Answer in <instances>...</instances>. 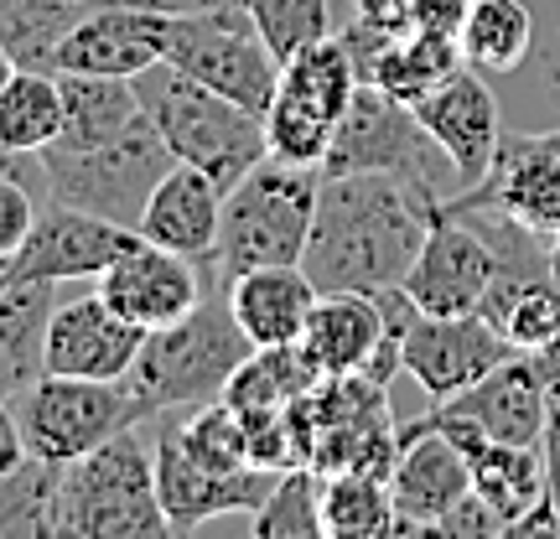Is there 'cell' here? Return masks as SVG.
<instances>
[{"label": "cell", "mask_w": 560, "mask_h": 539, "mask_svg": "<svg viewBox=\"0 0 560 539\" xmlns=\"http://www.w3.org/2000/svg\"><path fill=\"white\" fill-rule=\"evenodd\" d=\"M436 198L384 172H322L317 219L301 270L322 291L380 296L400 285L425 244Z\"/></svg>", "instance_id": "obj_1"}, {"label": "cell", "mask_w": 560, "mask_h": 539, "mask_svg": "<svg viewBox=\"0 0 560 539\" xmlns=\"http://www.w3.org/2000/svg\"><path fill=\"white\" fill-rule=\"evenodd\" d=\"M249 353L255 342L234 317L229 291H208L182 321L145 332L125 384L140 400L145 420L166 410H198V405L223 400V389L249 363Z\"/></svg>", "instance_id": "obj_2"}, {"label": "cell", "mask_w": 560, "mask_h": 539, "mask_svg": "<svg viewBox=\"0 0 560 539\" xmlns=\"http://www.w3.org/2000/svg\"><path fill=\"white\" fill-rule=\"evenodd\" d=\"M317 192L322 166L265 156L255 172H244L223 192V229L208 265V291H229L244 270L260 265H301L317 219Z\"/></svg>", "instance_id": "obj_3"}, {"label": "cell", "mask_w": 560, "mask_h": 539, "mask_svg": "<svg viewBox=\"0 0 560 539\" xmlns=\"http://www.w3.org/2000/svg\"><path fill=\"white\" fill-rule=\"evenodd\" d=\"M58 539H156L172 535L156 493V452L145 425H130L104 446L58 467L52 499Z\"/></svg>", "instance_id": "obj_4"}, {"label": "cell", "mask_w": 560, "mask_h": 539, "mask_svg": "<svg viewBox=\"0 0 560 539\" xmlns=\"http://www.w3.org/2000/svg\"><path fill=\"white\" fill-rule=\"evenodd\" d=\"M136 89L151 125L166 140V151L187 161V166L208 172L223 192L270 156L265 115L244 109L240 99L208 89V83H198L192 73H182L172 62H151L145 73H136Z\"/></svg>", "instance_id": "obj_5"}, {"label": "cell", "mask_w": 560, "mask_h": 539, "mask_svg": "<svg viewBox=\"0 0 560 539\" xmlns=\"http://www.w3.org/2000/svg\"><path fill=\"white\" fill-rule=\"evenodd\" d=\"M172 166H177V156L166 151V140L151 125V115L140 125H130L125 136L100 140V145H62V140H52L47 151H37L42 198L83 208V213H100V219H115L125 229L140 223L156 181Z\"/></svg>", "instance_id": "obj_6"}, {"label": "cell", "mask_w": 560, "mask_h": 539, "mask_svg": "<svg viewBox=\"0 0 560 539\" xmlns=\"http://www.w3.org/2000/svg\"><path fill=\"white\" fill-rule=\"evenodd\" d=\"M322 172H384V177H400L431 192L436 202L452 198V187L462 192L457 166L420 125L416 104L384 94L380 83H359L353 104L342 109L338 130H332Z\"/></svg>", "instance_id": "obj_7"}, {"label": "cell", "mask_w": 560, "mask_h": 539, "mask_svg": "<svg viewBox=\"0 0 560 539\" xmlns=\"http://www.w3.org/2000/svg\"><path fill=\"white\" fill-rule=\"evenodd\" d=\"M161 62L192 73L198 83L240 99L255 115L270 109V99L280 89V58L270 52V42L260 37V26H255L244 0L219 5V11H202V16H166Z\"/></svg>", "instance_id": "obj_8"}, {"label": "cell", "mask_w": 560, "mask_h": 539, "mask_svg": "<svg viewBox=\"0 0 560 539\" xmlns=\"http://www.w3.org/2000/svg\"><path fill=\"white\" fill-rule=\"evenodd\" d=\"M26 452L37 461H62L83 457L104 446L109 436H120L130 425H145V410L130 395L125 379H62V374H42L16 405Z\"/></svg>", "instance_id": "obj_9"}, {"label": "cell", "mask_w": 560, "mask_h": 539, "mask_svg": "<svg viewBox=\"0 0 560 539\" xmlns=\"http://www.w3.org/2000/svg\"><path fill=\"white\" fill-rule=\"evenodd\" d=\"M151 425V452H156V493H161V514L172 524V535H192L213 519H234L244 524L265 508V499L276 493L270 467H240V472H213L182 452L177 431L161 415L145 420Z\"/></svg>", "instance_id": "obj_10"}, {"label": "cell", "mask_w": 560, "mask_h": 539, "mask_svg": "<svg viewBox=\"0 0 560 539\" xmlns=\"http://www.w3.org/2000/svg\"><path fill=\"white\" fill-rule=\"evenodd\" d=\"M493 276H499L493 244L482 239L462 213L436 202L425 244H420V255L405 270L400 291L416 301V312H425V317H467V312H482V301L493 291Z\"/></svg>", "instance_id": "obj_11"}, {"label": "cell", "mask_w": 560, "mask_h": 539, "mask_svg": "<svg viewBox=\"0 0 560 539\" xmlns=\"http://www.w3.org/2000/svg\"><path fill=\"white\" fill-rule=\"evenodd\" d=\"M136 239H140L136 229H125L115 219L42 198V213L32 223L26 244H21V255L5 265V285H26V280L79 285V280H100Z\"/></svg>", "instance_id": "obj_12"}, {"label": "cell", "mask_w": 560, "mask_h": 539, "mask_svg": "<svg viewBox=\"0 0 560 539\" xmlns=\"http://www.w3.org/2000/svg\"><path fill=\"white\" fill-rule=\"evenodd\" d=\"M514 353L520 348L482 312H467V317H425V312H416L410 327H405L400 363L431 400H452L478 379H488Z\"/></svg>", "instance_id": "obj_13"}, {"label": "cell", "mask_w": 560, "mask_h": 539, "mask_svg": "<svg viewBox=\"0 0 560 539\" xmlns=\"http://www.w3.org/2000/svg\"><path fill=\"white\" fill-rule=\"evenodd\" d=\"M94 285H100V296L109 301L125 321H136L140 332L172 327V321H182L208 296L202 265L177 255V249H166V244H151V239L130 244Z\"/></svg>", "instance_id": "obj_14"}, {"label": "cell", "mask_w": 560, "mask_h": 539, "mask_svg": "<svg viewBox=\"0 0 560 539\" xmlns=\"http://www.w3.org/2000/svg\"><path fill=\"white\" fill-rule=\"evenodd\" d=\"M140 342H145V332L100 296V285L83 296H58L52 321H47V374L115 384L130 374Z\"/></svg>", "instance_id": "obj_15"}, {"label": "cell", "mask_w": 560, "mask_h": 539, "mask_svg": "<svg viewBox=\"0 0 560 539\" xmlns=\"http://www.w3.org/2000/svg\"><path fill=\"white\" fill-rule=\"evenodd\" d=\"M462 198L499 208L520 229L556 239L560 234V130L550 136H503L493 172L478 187H462Z\"/></svg>", "instance_id": "obj_16"}, {"label": "cell", "mask_w": 560, "mask_h": 539, "mask_svg": "<svg viewBox=\"0 0 560 539\" xmlns=\"http://www.w3.org/2000/svg\"><path fill=\"white\" fill-rule=\"evenodd\" d=\"M416 115L431 130V140L446 151V161L457 166L462 187H478L493 172V156H499V145H503V115H499L493 89H488V73L457 68L441 89H431L416 104Z\"/></svg>", "instance_id": "obj_17"}, {"label": "cell", "mask_w": 560, "mask_h": 539, "mask_svg": "<svg viewBox=\"0 0 560 539\" xmlns=\"http://www.w3.org/2000/svg\"><path fill=\"white\" fill-rule=\"evenodd\" d=\"M400 535H425L441 514H452L472 493V467L462 457V446L436 425H400V457L389 472Z\"/></svg>", "instance_id": "obj_18"}, {"label": "cell", "mask_w": 560, "mask_h": 539, "mask_svg": "<svg viewBox=\"0 0 560 539\" xmlns=\"http://www.w3.org/2000/svg\"><path fill=\"white\" fill-rule=\"evenodd\" d=\"M425 425H436L462 446V457L472 467V493H478L509 529L520 519H529L545 499H550V482H545V452L540 446H514V441H493L482 436L472 420H457L446 410L420 415Z\"/></svg>", "instance_id": "obj_19"}, {"label": "cell", "mask_w": 560, "mask_h": 539, "mask_svg": "<svg viewBox=\"0 0 560 539\" xmlns=\"http://www.w3.org/2000/svg\"><path fill=\"white\" fill-rule=\"evenodd\" d=\"M436 410H446V415H457V420H472L482 436H493V441L540 446L545 425H550V389H545L535 359L514 353V359L499 363L472 389H462L452 400H436Z\"/></svg>", "instance_id": "obj_20"}, {"label": "cell", "mask_w": 560, "mask_h": 539, "mask_svg": "<svg viewBox=\"0 0 560 539\" xmlns=\"http://www.w3.org/2000/svg\"><path fill=\"white\" fill-rule=\"evenodd\" d=\"M219 229H223V187L208 172L187 166V161H177L156 181V192H151V202H145V213L136 223L140 239L166 244V249H177L187 260H198L202 276H208L213 249H219Z\"/></svg>", "instance_id": "obj_21"}, {"label": "cell", "mask_w": 560, "mask_h": 539, "mask_svg": "<svg viewBox=\"0 0 560 539\" xmlns=\"http://www.w3.org/2000/svg\"><path fill=\"white\" fill-rule=\"evenodd\" d=\"M166 16H151L140 5L109 0L94 16L79 21V32L62 47L58 73H100V79H136L151 62H161Z\"/></svg>", "instance_id": "obj_22"}, {"label": "cell", "mask_w": 560, "mask_h": 539, "mask_svg": "<svg viewBox=\"0 0 560 539\" xmlns=\"http://www.w3.org/2000/svg\"><path fill=\"white\" fill-rule=\"evenodd\" d=\"M384 342V306L380 296H359V291H322L306 332H301V353L312 359L322 379L338 374H363Z\"/></svg>", "instance_id": "obj_23"}, {"label": "cell", "mask_w": 560, "mask_h": 539, "mask_svg": "<svg viewBox=\"0 0 560 539\" xmlns=\"http://www.w3.org/2000/svg\"><path fill=\"white\" fill-rule=\"evenodd\" d=\"M229 306L255 348H280V342H301L306 317L317 306V285L301 265H260L229 285Z\"/></svg>", "instance_id": "obj_24"}, {"label": "cell", "mask_w": 560, "mask_h": 539, "mask_svg": "<svg viewBox=\"0 0 560 539\" xmlns=\"http://www.w3.org/2000/svg\"><path fill=\"white\" fill-rule=\"evenodd\" d=\"M62 285L26 280L0 291V400L21 405V395L47 374V321Z\"/></svg>", "instance_id": "obj_25"}, {"label": "cell", "mask_w": 560, "mask_h": 539, "mask_svg": "<svg viewBox=\"0 0 560 539\" xmlns=\"http://www.w3.org/2000/svg\"><path fill=\"white\" fill-rule=\"evenodd\" d=\"M100 5L109 0H0V47L16 58V68L58 73L68 37Z\"/></svg>", "instance_id": "obj_26"}, {"label": "cell", "mask_w": 560, "mask_h": 539, "mask_svg": "<svg viewBox=\"0 0 560 539\" xmlns=\"http://www.w3.org/2000/svg\"><path fill=\"white\" fill-rule=\"evenodd\" d=\"M359 83H363L359 62H353V52H348V42L332 32V37L312 42V47H301L296 58L280 62V89L276 94L338 125L342 109H348L353 94H359Z\"/></svg>", "instance_id": "obj_27"}, {"label": "cell", "mask_w": 560, "mask_h": 539, "mask_svg": "<svg viewBox=\"0 0 560 539\" xmlns=\"http://www.w3.org/2000/svg\"><path fill=\"white\" fill-rule=\"evenodd\" d=\"M457 42L467 68H478L488 79H503L535 52V16H529L524 0H472Z\"/></svg>", "instance_id": "obj_28"}, {"label": "cell", "mask_w": 560, "mask_h": 539, "mask_svg": "<svg viewBox=\"0 0 560 539\" xmlns=\"http://www.w3.org/2000/svg\"><path fill=\"white\" fill-rule=\"evenodd\" d=\"M457 68H467L457 37H436V32H400V37L384 47L374 68H369V83H380L384 94H395L405 104H420L431 89L452 79Z\"/></svg>", "instance_id": "obj_29"}, {"label": "cell", "mask_w": 560, "mask_h": 539, "mask_svg": "<svg viewBox=\"0 0 560 539\" xmlns=\"http://www.w3.org/2000/svg\"><path fill=\"white\" fill-rule=\"evenodd\" d=\"M68 125V104H62V79L42 73V68H16V79L0 94V140L11 151L37 156Z\"/></svg>", "instance_id": "obj_30"}, {"label": "cell", "mask_w": 560, "mask_h": 539, "mask_svg": "<svg viewBox=\"0 0 560 539\" xmlns=\"http://www.w3.org/2000/svg\"><path fill=\"white\" fill-rule=\"evenodd\" d=\"M322 535L327 539H380L400 535L395 493L369 472H322Z\"/></svg>", "instance_id": "obj_31"}, {"label": "cell", "mask_w": 560, "mask_h": 539, "mask_svg": "<svg viewBox=\"0 0 560 539\" xmlns=\"http://www.w3.org/2000/svg\"><path fill=\"white\" fill-rule=\"evenodd\" d=\"M58 467L26 457L21 467L0 472V539H58L52 529Z\"/></svg>", "instance_id": "obj_32"}, {"label": "cell", "mask_w": 560, "mask_h": 539, "mask_svg": "<svg viewBox=\"0 0 560 539\" xmlns=\"http://www.w3.org/2000/svg\"><path fill=\"white\" fill-rule=\"evenodd\" d=\"M255 539H327L322 535V472L317 467H291L276 478V493L249 519Z\"/></svg>", "instance_id": "obj_33"}, {"label": "cell", "mask_w": 560, "mask_h": 539, "mask_svg": "<svg viewBox=\"0 0 560 539\" xmlns=\"http://www.w3.org/2000/svg\"><path fill=\"white\" fill-rule=\"evenodd\" d=\"M244 5H249L260 37L270 42V52H276L280 62L296 58L301 47H312V42L338 32L332 0H244Z\"/></svg>", "instance_id": "obj_34"}, {"label": "cell", "mask_w": 560, "mask_h": 539, "mask_svg": "<svg viewBox=\"0 0 560 539\" xmlns=\"http://www.w3.org/2000/svg\"><path fill=\"white\" fill-rule=\"evenodd\" d=\"M332 130H338L332 120H322V115L280 99V94L265 109V145H270V156L296 161V166H322L327 145H332Z\"/></svg>", "instance_id": "obj_35"}, {"label": "cell", "mask_w": 560, "mask_h": 539, "mask_svg": "<svg viewBox=\"0 0 560 539\" xmlns=\"http://www.w3.org/2000/svg\"><path fill=\"white\" fill-rule=\"evenodd\" d=\"M42 213V198L32 192L26 177H0V270L21 255V244L32 234V223Z\"/></svg>", "instance_id": "obj_36"}, {"label": "cell", "mask_w": 560, "mask_h": 539, "mask_svg": "<svg viewBox=\"0 0 560 539\" xmlns=\"http://www.w3.org/2000/svg\"><path fill=\"white\" fill-rule=\"evenodd\" d=\"M425 535H441V539H499V535H509V524H503L499 514L478 499V493H467V499H462L452 514H441Z\"/></svg>", "instance_id": "obj_37"}, {"label": "cell", "mask_w": 560, "mask_h": 539, "mask_svg": "<svg viewBox=\"0 0 560 539\" xmlns=\"http://www.w3.org/2000/svg\"><path fill=\"white\" fill-rule=\"evenodd\" d=\"M472 11V0H400V26L405 32H436V37H457L462 21Z\"/></svg>", "instance_id": "obj_38"}, {"label": "cell", "mask_w": 560, "mask_h": 539, "mask_svg": "<svg viewBox=\"0 0 560 539\" xmlns=\"http://www.w3.org/2000/svg\"><path fill=\"white\" fill-rule=\"evenodd\" d=\"M540 452H545V482H550V503H556V514H560V400H550V425H545Z\"/></svg>", "instance_id": "obj_39"}, {"label": "cell", "mask_w": 560, "mask_h": 539, "mask_svg": "<svg viewBox=\"0 0 560 539\" xmlns=\"http://www.w3.org/2000/svg\"><path fill=\"white\" fill-rule=\"evenodd\" d=\"M125 5H140L151 16H202V11H219V5H234V0H125Z\"/></svg>", "instance_id": "obj_40"}, {"label": "cell", "mask_w": 560, "mask_h": 539, "mask_svg": "<svg viewBox=\"0 0 560 539\" xmlns=\"http://www.w3.org/2000/svg\"><path fill=\"white\" fill-rule=\"evenodd\" d=\"M0 177H32L42 187L37 177V156H26V151H11L5 140H0Z\"/></svg>", "instance_id": "obj_41"}, {"label": "cell", "mask_w": 560, "mask_h": 539, "mask_svg": "<svg viewBox=\"0 0 560 539\" xmlns=\"http://www.w3.org/2000/svg\"><path fill=\"white\" fill-rule=\"evenodd\" d=\"M11 79H16V58L0 47V94H5V83H11Z\"/></svg>", "instance_id": "obj_42"}, {"label": "cell", "mask_w": 560, "mask_h": 539, "mask_svg": "<svg viewBox=\"0 0 560 539\" xmlns=\"http://www.w3.org/2000/svg\"><path fill=\"white\" fill-rule=\"evenodd\" d=\"M550 280H556V291H560V234L550 239Z\"/></svg>", "instance_id": "obj_43"}, {"label": "cell", "mask_w": 560, "mask_h": 539, "mask_svg": "<svg viewBox=\"0 0 560 539\" xmlns=\"http://www.w3.org/2000/svg\"><path fill=\"white\" fill-rule=\"evenodd\" d=\"M560 68V37H556V52H550V73H556Z\"/></svg>", "instance_id": "obj_44"}, {"label": "cell", "mask_w": 560, "mask_h": 539, "mask_svg": "<svg viewBox=\"0 0 560 539\" xmlns=\"http://www.w3.org/2000/svg\"><path fill=\"white\" fill-rule=\"evenodd\" d=\"M556 89H560V68H556Z\"/></svg>", "instance_id": "obj_45"}]
</instances>
